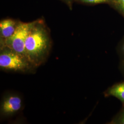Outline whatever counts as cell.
I'll list each match as a JSON object with an SVG mask.
<instances>
[{"label":"cell","instance_id":"cell-8","mask_svg":"<svg viewBox=\"0 0 124 124\" xmlns=\"http://www.w3.org/2000/svg\"><path fill=\"white\" fill-rule=\"evenodd\" d=\"M111 0H75V2L86 5H97L108 4L109 5Z\"/></svg>","mask_w":124,"mask_h":124},{"label":"cell","instance_id":"cell-6","mask_svg":"<svg viewBox=\"0 0 124 124\" xmlns=\"http://www.w3.org/2000/svg\"><path fill=\"white\" fill-rule=\"evenodd\" d=\"M106 96L117 98L124 104V82L115 85L108 89Z\"/></svg>","mask_w":124,"mask_h":124},{"label":"cell","instance_id":"cell-12","mask_svg":"<svg viewBox=\"0 0 124 124\" xmlns=\"http://www.w3.org/2000/svg\"><path fill=\"white\" fill-rule=\"evenodd\" d=\"M121 68H122V70L124 71V62L122 63V65H121Z\"/></svg>","mask_w":124,"mask_h":124},{"label":"cell","instance_id":"cell-7","mask_svg":"<svg viewBox=\"0 0 124 124\" xmlns=\"http://www.w3.org/2000/svg\"><path fill=\"white\" fill-rule=\"evenodd\" d=\"M109 5L119 12L124 17V0H111Z\"/></svg>","mask_w":124,"mask_h":124},{"label":"cell","instance_id":"cell-3","mask_svg":"<svg viewBox=\"0 0 124 124\" xmlns=\"http://www.w3.org/2000/svg\"><path fill=\"white\" fill-rule=\"evenodd\" d=\"M35 22V21L30 23L19 21L13 35L7 39L0 40L2 46H7L26 57L25 41L30 31Z\"/></svg>","mask_w":124,"mask_h":124},{"label":"cell","instance_id":"cell-2","mask_svg":"<svg viewBox=\"0 0 124 124\" xmlns=\"http://www.w3.org/2000/svg\"><path fill=\"white\" fill-rule=\"evenodd\" d=\"M33 65L25 57L12 49L2 46L0 53L1 69L15 71L28 70Z\"/></svg>","mask_w":124,"mask_h":124},{"label":"cell","instance_id":"cell-1","mask_svg":"<svg viewBox=\"0 0 124 124\" xmlns=\"http://www.w3.org/2000/svg\"><path fill=\"white\" fill-rule=\"evenodd\" d=\"M50 39L44 23L36 20L31 27L25 41V55L33 65H38L48 53Z\"/></svg>","mask_w":124,"mask_h":124},{"label":"cell","instance_id":"cell-5","mask_svg":"<svg viewBox=\"0 0 124 124\" xmlns=\"http://www.w3.org/2000/svg\"><path fill=\"white\" fill-rule=\"evenodd\" d=\"M18 22L11 18L1 20L0 22V40L7 39L13 36L18 26Z\"/></svg>","mask_w":124,"mask_h":124},{"label":"cell","instance_id":"cell-10","mask_svg":"<svg viewBox=\"0 0 124 124\" xmlns=\"http://www.w3.org/2000/svg\"><path fill=\"white\" fill-rule=\"evenodd\" d=\"M63 2H64L69 7V8L70 10L72 9V6L74 2H75V0H61Z\"/></svg>","mask_w":124,"mask_h":124},{"label":"cell","instance_id":"cell-4","mask_svg":"<svg viewBox=\"0 0 124 124\" xmlns=\"http://www.w3.org/2000/svg\"><path fill=\"white\" fill-rule=\"evenodd\" d=\"M21 99L17 96H11L6 98L2 102L1 111L3 115H9L18 111L21 108Z\"/></svg>","mask_w":124,"mask_h":124},{"label":"cell","instance_id":"cell-11","mask_svg":"<svg viewBox=\"0 0 124 124\" xmlns=\"http://www.w3.org/2000/svg\"><path fill=\"white\" fill-rule=\"evenodd\" d=\"M120 54L124 58V39L120 45Z\"/></svg>","mask_w":124,"mask_h":124},{"label":"cell","instance_id":"cell-9","mask_svg":"<svg viewBox=\"0 0 124 124\" xmlns=\"http://www.w3.org/2000/svg\"><path fill=\"white\" fill-rule=\"evenodd\" d=\"M111 124H124V107L109 123Z\"/></svg>","mask_w":124,"mask_h":124}]
</instances>
